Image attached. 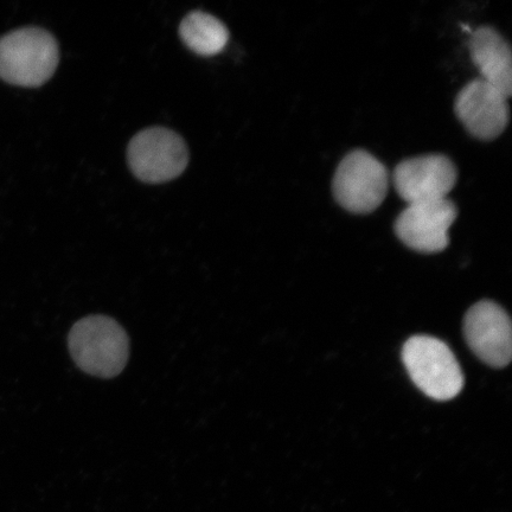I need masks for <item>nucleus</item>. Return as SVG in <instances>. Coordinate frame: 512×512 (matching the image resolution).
Wrapping results in <instances>:
<instances>
[{
	"label": "nucleus",
	"mask_w": 512,
	"mask_h": 512,
	"mask_svg": "<svg viewBox=\"0 0 512 512\" xmlns=\"http://www.w3.org/2000/svg\"><path fill=\"white\" fill-rule=\"evenodd\" d=\"M68 344L76 366L104 379L118 376L130 357V339L125 330L106 316L79 320L70 330Z\"/></svg>",
	"instance_id": "1"
},
{
	"label": "nucleus",
	"mask_w": 512,
	"mask_h": 512,
	"mask_svg": "<svg viewBox=\"0 0 512 512\" xmlns=\"http://www.w3.org/2000/svg\"><path fill=\"white\" fill-rule=\"evenodd\" d=\"M57 64L59 46L46 30L24 28L0 38V79L11 85L42 86L54 75Z\"/></svg>",
	"instance_id": "2"
},
{
	"label": "nucleus",
	"mask_w": 512,
	"mask_h": 512,
	"mask_svg": "<svg viewBox=\"0 0 512 512\" xmlns=\"http://www.w3.org/2000/svg\"><path fill=\"white\" fill-rule=\"evenodd\" d=\"M409 376L421 392L438 401L456 398L464 387L457 358L444 342L430 336L409 338L402 349Z\"/></svg>",
	"instance_id": "3"
},
{
	"label": "nucleus",
	"mask_w": 512,
	"mask_h": 512,
	"mask_svg": "<svg viewBox=\"0 0 512 512\" xmlns=\"http://www.w3.org/2000/svg\"><path fill=\"white\" fill-rule=\"evenodd\" d=\"M389 175L379 159L355 150L339 163L332 191L339 206L352 214H370L386 200Z\"/></svg>",
	"instance_id": "4"
},
{
	"label": "nucleus",
	"mask_w": 512,
	"mask_h": 512,
	"mask_svg": "<svg viewBox=\"0 0 512 512\" xmlns=\"http://www.w3.org/2000/svg\"><path fill=\"white\" fill-rule=\"evenodd\" d=\"M128 164L140 181L169 182L183 174L189 162L188 147L177 133L163 127L147 128L131 140Z\"/></svg>",
	"instance_id": "5"
},
{
	"label": "nucleus",
	"mask_w": 512,
	"mask_h": 512,
	"mask_svg": "<svg viewBox=\"0 0 512 512\" xmlns=\"http://www.w3.org/2000/svg\"><path fill=\"white\" fill-rule=\"evenodd\" d=\"M457 217V206L448 198L408 204L396 219L394 230L396 236L414 251L439 253L450 243L448 230Z\"/></svg>",
	"instance_id": "6"
},
{
	"label": "nucleus",
	"mask_w": 512,
	"mask_h": 512,
	"mask_svg": "<svg viewBox=\"0 0 512 512\" xmlns=\"http://www.w3.org/2000/svg\"><path fill=\"white\" fill-rule=\"evenodd\" d=\"M457 179L456 165L444 155L402 160L393 174L395 190L408 204L445 200Z\"/></svg>",
	"instance_id": "7"
},
{
	"label": "nucleus",
	"mask_w": 512,
	"mask_h": 512,
	"mask_svg": "<svg viewBox=\"0 0 512 512\" xmlns=\"http://www.w3.org/2000/svg\"><path fill=\"white\" fill-rule=\"evenodd\" d=\"M467 344L489 366H508L512 354L508 313L492 302H480L467 312L464 323Z\"/></svg>",
	"instance_id": "8"
},
{
	"label": "nucleus",
	"mask_w": 512,
	"mask_h": 512,
	"mask_svg": "<svg viewBox=\"0 0 512 512\" xmlns=\"http://www.w3.org/2000/svg\"><path fill=\"white\" fill-rule=\"evenodd\" d=\"M454 110L466 130L485 142L501 136L510 120L508 99L482 79L467 83L457 96Z\"/></svg>",
	"instance_id": "9"
},
{
	"label": "nucleus",
	"mask_w": 512,
	"mask_h": 512,
	"mask_svg": "<svg viewBox=\"0 0 512 512\" xmlns=\"http://www.w3.org/2000/svg\"><path fill=\"white\" fill-rule=\"evenodd\" d=\"M470 53L482 80L509 100L512 95V56L507 40L494 28L480 27L472 34Z\"/></svg>",
	"instance_id": "10"
},
{
	"label": "nucleus",
	"mask_w": 512,
	"mask_h": 512,
	"mask_svg": "<svg viewBox=\"0 0 512 512\" xmlns=\"http://www.w3.org/2000/svg\"><path fill=\"white\" fill-rule=\"evenodd\" d=\"M181 38L190 50L202 56H213L226 48L229 32L220 19L202 11L191 12L179 28Z\"/></svg>",
	"instance_id": "11"
}]
</instances>
